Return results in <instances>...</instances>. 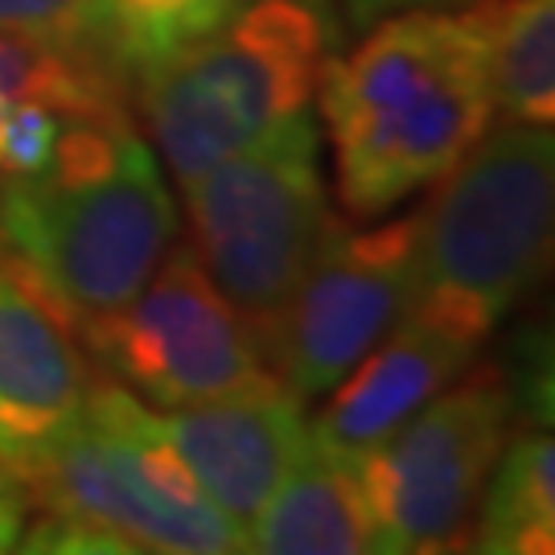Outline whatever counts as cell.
<instances>
[{
  "instance_id": "obj_7",
  "label": "cell",
  "mask_w": 555,
  "mask_h": 555,
  "mask_svg": "<svg viewBox=\"0 0 555 555\" xmlns=\"http://www.w3.org/2000/svg\"><path fill=\"white\" fill-rule=\"evenodd\" d=\"M515 403L506 375L481 371L449 383L383 444L358 453L378 552L465 547L481 486L511 437Z\"/></svg>"
},
{
  "instance_id": "obj_13",
  "label": "cell",
  "mask_w": 555,
  "mask_h": 555,
  "mask_svg": "<svg viewBox=\"0 0 555 555\" xmlns=\"http://www.w3.org/2000/svg\"><path fill=\"white\" fill-rule=\"evenodd\" d=\"M247 552L263 555H362L378 552L375 518L362 494L358 453L309 433L297 461L247 527Z\"/></svg>"
},
{
  "instance_id": "obj_3",
  "label": "cell",
  "mask_w": 555,
  "mask_h": 555,
  "mask_svg": "<svg viewBox=\"0 0 555 555\" xmlns=\"http://www.w3.org/2000/svg\"><path fill=\"white\" fill-rule=\"evenodd\" d=\"M341 46L337 0H235L219 25L140 75V107L181 185L309 116Z\"/></svg>"
},
{
  "instance_id": "obj_10",
  "label": "cell",
  "mask_w": 555,
  "mask_h": 555,
  "mask_svg": "<svg viewBox=\"0 0 555 555\" xmlns=\"http://www.w3.org/2000/svg\"><path fill=\"white\" fill-rule=\"evenodd\" d=\"M157 428L202 494L243 531L309 440L305 403L272 371L227 396L181 403L157 416Z\"/></svg>"
},
{
  "instance_id": "obj_1",
  "label": "cell",
  "mask_w": 555,
  "mask_h": 555,
  "mask_svg": "<svg viewBox=\"0 0 555 555\" xmlns=\"http://www.w3.org/2000/svg\"><path fill=\"white\" fill-rule=\"evenodd\" d=\"M321 116L334 140L337 194L378 219L437 185L494 124L486 41L465 13L403 9L325 62Z\"/></svg>"
},
{
  "instance_id": "obj_4",
  "label": "cell",
  "mask_w": 555,
  "mask_h": 555,
  "mask_svg": "<svg viewBox=\"0 0 555 555\" xmlns=\"http://www.w3.org/2000/svg\"><path fill=\"white\" fill-rule=\"evenodd\" d=\"M555 210L552 128L506 124L440 178L420 210L416 293L408 318L481 350L547 263Z\"/></svg>"
},
{
  "instance_id": "obj_19",
  "label": "cell",
  "mask_w": 555,
  "mask_h": 555,
  "mask_svg": "<svg viewBox=\"0 0 555 555\" xmlns=\"http://www.w3.org/2000/svg\"><path fill=\"white\" fill-rule=\"evenodd\" d=\"M25 477L0 461V552H13L25 535V511H29V498H25Z\"/></svg>"
},
{
  "instance_id": "obj_20",
  "label": "cell",
  "mask_w": 555,
  "mask_h": 555,
  "mask_svg": "<svg viewBox=\"0 0 555 555\" xmlns=\"http://www.w3.org/2000/svg\"><path fill=\"white\" fill-rule=\"evenodd\" d=\"M354 25H375V21L391 17V13H403V9H449V4H461V0H337Z\"/></svg>"
},
{
  "instance_id": "obj_17",
  "label": "cell",
  "mask_w": 555,
  "mask_h": 555,
  "mask_svg": "<svg viewBox=\"0 0 555 555\" xmlns=\"http://www.w3.org/2000/svg\"><path fill=\"white\" fill-rule=\"evenodd\" d=\"M0 34L66 50H112L103 0H0Z\"/></svg>"
},
{
  "instance_id": "obj_14",
  "label": "cell",
  "mask_w": 555,
  "mask_h": 555,
  "mask_svg": "<svg viewBox=\"0 0 555 555\" xmlns=\"http://www.w3.org/2000/svg\"><path fill=\"white\" fill-rule=\"evenodd\" d=\"M465 17L486 41L494 112H502L506 124L552 128L555 0H469Z\"/></svg>"
},
{
  "instance_id": "obj_21",
  "label": "cell",
  "mask_w": 555,
  "mask_h": 555,
  "mask_svg": "<svg viewBox=\"0 0 555 555\" xmlns=\"http://www.w3.org/2000/svg\"><path fill=\"white\" fill-rule=\"evenodd\" d=\"M4 112H9V103H4V100H0V119H4Z\"/></svg>"
},
{
  "instance_id": "obj_11",
  "label": "cell",
  "mask_w": 555,
  "mask_h": 555,
  "mask_svg": "<svg viewBox=\"0 0 555 555\" xmlns=\"http://www.w3.org/2000/svg\"><path fill=\"white\" fill-rule=\"evenodd\" d=\"M75 321L17 259H0V461L21 477L79 420L91 378Z\"/></svg>"
},
{
  "instance_id": "obj_2",
  "label": "cell",
  "mask_w": 555,
  "mask_h": 555,
  "mask_svg": "<svg viewBox=\"0 0 555 555\" xmlns=\"http://www.w3.org/2000/svg\"><path fill=\"white\" fill-rule=\"evenodd\" d=\"M173 235V194L124 116H66L46 173L0 181V243L75 330L137 297Z\"/></svg>"
},
{
  "instance_id": "obj_12",
  "label": "cell",
  "mask_w": 555,
  "mask_h": 555,
  "mask_svg": "<svg viewBox=\"0 0 555 555\" xmlns=\"http://www.w3.org/2000/svg\"><path fill=\"white\" fill-rule=\"evenodd\" d=\"M474 358L477 350L461 337L420 318H403L375 350L358 358L350 375L325 391L330 403L309 424V433L346 453H366L456 383Z\"/></svg>"
},
{
  "instance_id": "obj_15",
  "label": "cell",
  "mask_w": 555,
  "mask_h": 555,
  "mask_svg": "<svg viewBox=\"0 0 555 555\" xmlns=\"http://www.w3.org/2000/svg\"><path fill=\"white\" fill-rule=\"evenodd\" d=\"M469 539L486 555H547L555 547V444L547 433L506 440L481 486Z\"/></svg>"
},
{
  "instance_id": "obj_5",
  "label": "cell",
  "mask_w": 555,
  "mask_h": 555,
  "mask_svg": "<svg viewBox=\"0 0 555 555\" xmlns=\"http://www.w3.org/2000/svg\"><path fill=\"white\" fill-rule=\"evenodd\" d=\"M25 481L50 494L59 515L87 518L132 552H247V531L202 494L194 474L160 437L157 416L124 387H91L79 420Z\"/></svg>"
},
{
  "instance_id": "obj_18",
  "label": "cell",
  "mask_w": 555,
  "mask_h": 555,
  "mask_svg": "<svg viewBox=\"0 0 555 555\" xmlns=\"http://www.w3.org/2000/svg\"><path fill=\"white\" fill-rule=\"evenodd\" d=\"M21 552H79V555H128L132 547L124 543L119 535H112V531H103V527H95V522H87V518H75V515H59L54 511V518L50 522H38L29 535H21L17 543Z\"/></svg>"
},
{
  "instance_id": "obj_8",
  "label": "cell",
  "mask_w": 555,
  "mask_h": 555,
  "mask_svg": "<svg viewBox=\"0 0 555 555\" xmlns=\"http://www.w3.org/2000/svg\"><path fill=\"white\" fill-rule=\"evenodd\" d=\"M420 210L350 231L337 222L309 272L259 330L263 366L300 399L325 396L412 309Z\"/></svg>"
},
{
  "instance_id": "obj_16",
  "label": "cell",
  "mask_w": 555,
  "mask_h": 555,
  "mask_svg": "<svg viewBox=\"0 0 555 555\" xmlns=\"http://www.w3.org/2000/svg\"><path fill=\"white\" fill-rule=\"evenodd\" d=\"M231 4L235 0H103L107 41L124 66L144 75L219 25Z\"/></svg>"
},
{
  "instance_id": "obj_6",
  "label": "cell",
  "mask_w": 555,
  "mask_h": 555,
  "mask_svg": "<svg viewBox=\"0 0 555 555\" xmlns=\"http://www.w3.org/2000/svg\"><path fill=\"white\" fill-rule=\"evenodd\" d=\"M181 190L194 256L259 334L337 227L318 173V124L297 119Z\"/></svg>"
},
{
  "instance_id": "obj_9",
  "label": "cell",
  "mask_w": 555,
  "mask_h": 555,
  "mask_svg": "<svg viewBox=\"0 0 555 555\" xmlns=\"http://www.w3.org/2000/svg\"><path fill=\"white\" fill-rule=\"evenodd\" d=\"M79 330L91 354L157 408L227 396L268 375L251 321L206 276L194 247H169L137 297Z\"/></svg>"
}]
</instances>
